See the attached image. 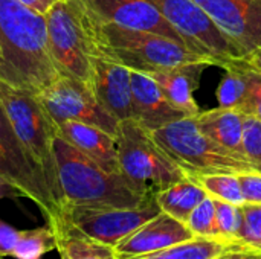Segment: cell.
I'll return each mask as SVG.
<instances>
[{
	"mask_svg": "<svg viewBox=\"0 0 261 259\" xmlns=\"http://www.w3.org/2000/svg\"><path fill=\"white\" fill-rule=\"evenodd\" d=\"M0 64H2V50H0Z\"/></svg>",
	"mask_w": 261,
	"mask_h": 259,
	"instance_id": "8d00e7d4",
	"label": "cell"
},
{
	"mask_svg": "<svg viewBox=\"0 0 261 259\" xmlns=\"http://www.w3.org/2000/svg\"><path fill=\"white\" fill-rule=\"evenodd\" d=\"M18 2L24 3L26 6H29V8L41 12V14H46L58 0H18Z\"/></svg>",
	"mask_w": 261,
	"mask_h": 259,
	"instance_id": "836d02e7",
	"label": "cell"
},
{
	"mask_svg": "<svg viewBox=\"0 0 261 259\" xmlns=\"http://www.w3.org/2000/svg\"><path fill=\"white\" fill-rule=\"evenodd\" d=\"M242 191L246 203L261 205V172H243L239 174Z\"/></svg>",
	"mask_w": 261,
	"mask_h": 259,
	"instance_id": "f546056e",
	"label": "cell"
},
{
	"mask_svg": "<svg viewBox=\"0 0 261 259\" xmlns=\"http://www.w3.org/2000/svg\"><path fill=\"white\" fill-rule=\"evenodd\" d=\"M214 259H261V249L234 243Z\"/></svg>",
	"mask_w": 261,
	"mask_h": 259,
	"instance_id": "1f68e13d",
	"label": "cell"
},
{
	"mask_svg": "<svg viewBox=\"0 0 261 259\" xmlns=\"http://www.w3.org/2000/svg\"><path fill=\"white\" fill-rule=\"evenodd\" d=\"M54 154L64 206L135 208L147 198L121 172L106 171L61 136Z\"/></svg>",
	"mask_w": 261,
	"mask_h": 259,
	"instance_id": "3957f363",
	"label": "cell"
},
{
	"mask_svg": "<svg viewBox=\"0 0 261 259\" xmlns=\"http://www.w3.org/2000/svg\"><path fill=\"white\" fill-rule=\"evenodd\" d=\"M187 226L194 234V237H206V238H222L217 229L216 220V202L211 195H208L190 215ZM223 240V238H222Z\"/></svg>",
	"mask_w": 261,
	"mask_h": 259,
	"instance_id": "484cf974",
	"label": "cell"
},
{
	"mask_svg": "<svg viewBox=\"0 0 261 259\" xmlns=\"http://www.w3.org/2000/svg\"><path fill=\"white\" fill-rule=\"evenodd\" d=\"M0 259H3V258H0Z\"/></svg>",
	"mask_w": 261,
	"mask_h": 259,
	"instance_id": "74e56055",
	"label": "cell"
},
{
	"mask_svg": "<svg viewBox=\"0 0 261 259\" xmlns=\"http://www.w3.org/2000/svg\"><path fill=\"white\" fill-rule=\"evenodd\" d=\"M0 101L18 139L40 163L54 194L64 206L54 154V143L60 136V127L32 92L0 81Z\"/></svg>",
	"mask_w": 261,
	"mask_h": 259,
	"instance_id": "8992f818",
	"label": "cell"
},
{
	"mask_svg": "<svg viewBox=\"0 0 261 259\" xmlns=\"http://www.w3.org/2000/svg\"><path fill=\"white\" fill-rule=\"evenodd\" d=\"M232 241H226L222 238H206V237H194L188 241L179 243L176 246L125 259H214L219 256L225 249H228Z\"/></svg>",
	"mask_w": 261,
	"mask_h": 259,
	"instance_id": "603a6c76",
	"label": "cell"
},
{
	"mask_svg": "<svg viewBox=\"0 0 261 259\" xmlns=\"http://www.w3.org/2000/svg\"><path fill=\"white\" fill-rule=\"evenodd\" d=\"M21 197L15 188H12L2 176H0V200L2 198H18Z\"/></svg>",
	"mask_w": 261,
	"mask_h": 259,
	"instance_id": "e575fe53",
	"label": "cell"
},
{
	"mask_svg": "<svg viewBox=\"0 0 261 259\" xmlns=\"http://www.w3.org/2000/svg\"><path fill=\"white\" fill-rule=\"evenodd\" d=\"M52 250H57V238L54 229L46 223L41 227L20 231L12 258L41 259Z\"/></svg>",
	"mask_w": 261,
	"mask_h": 259,
	"instance_id": "cb8c5ba5",
	"label": "cell"
},
{
	"mask_svg": "<svg viewBox=\"0 0 261 259\" xmlns=\"http://www.w3.org/2000/svg\"><path fill=\"white\" fill-rule=\"evenodd\" d=\"M44 17L49 50L58 73L89 82L93 47L75 0H58Z\"/></svg>",
	"mask_w": 261,
	"mask_h": 259,
	"instance_id": "ba28073f",
	"label": "cell"
},
{
	"mask_svg": "<svg viewBox=\"0 0 261 259\" xmlns=\"http://www.w3.org/2000/svg\"><path fill=\"white\" fill-rule=\"evenodd\" d=\"M75 3L90 38L93 53L122 64L130 70L150 73L194 63L219 66L216 60L196 53L173 38L116 26L93 15L78 0Z\"/></svg>",
	"mask_w": 261,
	"mask_h": 259,
	"instance_id": "7a4b0ae2",
	"label": "cell"
},
{
	"mask_svg": "<svg viewBox=\"0 0 261 259\" xmlns=\"http://www.w3.org/2000/svg\"><path fill=\"white\" fill-rule=\"evenodd\" d=\"M60 136L109 172H121L115 136L89 124L67 121L60 125Z\"/></svg>",
	"mask_w": 261,
	"mask_h": 259,
	"instance_id": "ac0fdd59",
	"label": "cell"
},
{
	"mask_svg": "<svg viewBox=\"0 0 261 259\" xmlns=\"http://www.w3.org/2000/svg\"><path fill=\"white\" fill-rule=\"evenodd\" d=\"M121 174L145 197L158 195L188 177L135 119L119 122L115 136Z\"/></svg>",
	"mask_w": 261,
	"mask_h": 259,
	"instance_id": "277c9868",
	"label": "cell"
},
{
	"mask_svg": "<svg viewBox=\"0 0 261 259\" xmlns=\"http://www.w3.org/2000/svg\"><path fill=\"white\" fill-rule=\"evenodd\" d=\"M37 96L58 127L73 121L95 125L113 136L118 133L119 122L102 108L90 85L81 79L60 75Z\"/></svg>",
	"mask_w": 261,
	"mask_h": 259,
	"instance_id": "30bf717a",
	"label": "cell"
},
{
	"mask_svg": "<svg viewBox=\"0 0 261 259\" xmlns=\"http://www.w3.org/2000/svg\"><path fill=\"white\" fill-rule=\"evenodd\" d=\"M246 63L249 66H252L254 69H257L258 72H261V47H258L257 50H254L252 53H249L248 56H245Z\"/></svg>",
	"mask_w": 261,
	"mask_h": 259,
	"instance_id": "d590c367",
	"label": "cell"
},
{
	"mask_svg": "<svg viewBox=\"0 0 261 259\" xmlns=\"http://www.w3.org/2000/svg\"><path fill=\"white\" fill-rule=\"evenodd\" d=\"M248 114H252L261 121V72L254 67L251 73V101Z\"/></svg>",
	"mask_w": 261,
	"mask_h": 259,
	"instance_id": "d6a6232c",
	"label": "cell"
},
{
	"mask_svg": "<svg viewBox=\"0 0 261 259\" xmlns=\"http://www.w3.org/2000/svg\"><path fill=\"white\" fill-rule=\"evenodd\" d=\"M223 69L226 70V75L217 87L219 107L239 110L248 114L251 101L252 67L246 63L245 58H239L229 61Z\"/></svg>",
	"mask_w": 261,
	"mask_h": 259,
	"instance_id": "44dd1931",
	"label": "cell"
},
{
	"mask_svg": "<svg viewBox=\"0 0 261 259\" xmlns=\"http://www.w3.org/2000/svg\"><path fill=\"white\" fill-rule=\"evenodd\" d=\"M214 202H216V220H217L219 235L226 241L239 243V232L243 221L242 206L217 198H214Z\"/></svg>",
	"mask_w": 261,
	"mask_h": 259,
	"instance_id": "4316f807",
	"label": "cell"
},
{
	"mask_svg": "<svg viewBox=\"0 0 261 259\" xmlns=\"http://www.w3.org/2000/svg\"><path fill=\"white\" fill-rule=\"evenodd\" d=\"M46 223L55 232L60 259H119L115 247L84 234L64 212L47 220Z\"/></svg>",
	"mask_w": 261,
	"mask_h": 259,
	"instance_id": "d6986e66",
	"label": "cell"
},
{
	"mask_svg": "<svg viewBox=\"0 0 261 259\" xmlns=\"http://www.w3.org/2000/svg\"><path fill=\"white\" fill-rule=\"evenodd\" d=\"M191 238H194V234L185 223L161 212L119 241L115 246V252L119 259L133 258L176 246Z\"/></svg>",
	"mask_w": 261,
	"mask_h": 259,
	"instance_id": "9a60e30c",
	"label": "cell"
},
{
	"mask_svg": "<svg viewBox=\"0 0 261 259\" xmlns=\"http://www.w3.org/2000/svg\"><path fill=\"white\" fill-rule=\"evenodd\" d=\"M0 176L18 191L23 198L34 202L44 220L60 215L63 203L54 194L40 163L31 156L14 131L0 101Z\"/></svg>",
	"mask_w": 261,
	"mask_h": 259,
	"instance_id": "52a82bcc",
	"label": "cell"
},
{
	"mask_svg": "<svg viewBox=\"0 0 261 259\" xmlns=\"http://www.w3.org/2000/svg\"><path fill=\"white\" fill-rule=\"evenodd\" d=\"M18 237L20 231H17L6 221L0 220V258H8L14 255Z\"/></svg>",
	"mask_w": 261,
	"mask_h": 259,
	"instance_id": "4dcf8cb0",
	"label": "cell"
},
{
	"mask_svg": "<svg viewBox=\"0 0 261 259\" xmlns=\"http://www.w3.org/2000/svg\"><path fill=\"white\" fill-rule=\"evenodd\" d=\"M194 119L199 128L213 142H216L219 147H222L232 156L248 160L243 150L245 113L232 108L219 107L214 110L200 111L197 116H194Z\"/></svg>",
	"mask_w": 261,
	"mask_h": 259,
	"instance_id": "ffe728a7",
	"label": "cell"
},
{
	"mask_svg": "<svg viewBox=\"0 0 261 259\" xmlns=\"http://www.w3.org/2000/svg\"><path fill=\"white\" fill-rule=\"evenodd\" d=\"M132 119L151 133L187 118L170 104L158 82L148 73L136 70H132Z\"/></svg>",
	"mask_w": 261,
	"mask_h": 259,
	"instance_id": "2e32d148",
	"label": "cell"
},
{
	"mask_svg": "<svg viewBox=\"0 0 261 259\" xmlns=\"http://www.w3.org/2000/svg\"><path fill=\"white\" fill-rule=\"evenodd\" d=\"M162 150L191 179L202 174L260 172L255 165L239 159L213 142L194 118H182L151 133Z\"/></svg>",
	"mask_w": 261,
	"mask_h": 259,
	"instance_id": "5b68a950",
	"label": "cell"
},
{
	"mask_svg": "<svg viewBox=\"0 0 261 259\" xmlns=\"http://www.w3.org/2000/svg\"><path fill=\"white\" fill-rule=\"evenodd\" d=\"M206 67L210 66L203 63H194L154 70L148 75L158 82L171 105L180 110L185 116L194 118L200 113V108L194 99V90L197 89L200 75Z\"/></svg>",
	"mask_w": 261,
	"mask_h": 259,
	"instance_id": "e0dca14e",
	"label": "cell"
},
{
	"mask_svg": "<svg viewBox=\"0 0 261 259\" xmlns=\"http://www.w3.org/2000/svg\"><path fill=\"white\" fill-rule=\"evenodd\" d=\"M245 58L261 47V0H194Z\"/></svg>",
	"mask_w": 261,
	"mask_h": 259,
	"instance_id": "7c38bea8",
	"label": "cell"
},
{
	"mask_svg": "<svg viewBox=\"0 0 261 259\" xmlns=\"http://www.w3.org/2000/svg\"><path fill=\"white\" fill-rule=\"evenodd\" d=\"M98 18L121 27L159 34L184 44L177 32L147 0H78ZM185 46V44H184Z\"/></svg>",
	"mask_w": 261,
	"mask_h": 259,
	"instance_id": "4fadbf2b",
	"label": "cell"
},
{
	"mask_svg": "<svg viewBox=\"0 0 261 259\" xmlns=\"http://www.w3.org/2000/svg\"><path fill=\"white\" fill-rule=\"evenodd\" d=\"M0 81L38 95L60 73L54 64L44 14L18 0H0Z\"/></svg>",
	"mask_w": 261,
	"mask_h": 259,
	"instance_id": "6da1fadb",
	"label": "cell"
},
{
	"mask_svg": "<svg viewBox=\"0 0 261 259\" xmlns=\"http://www.w3.org/2000/svg\"><path fill=\"white\" fill-rule=\"evenodd\" d=\"M69 220L89 237L115 247L119 241L162 212L156 197H147L135 208L64 206Z\"/></svg>",
	"mask_w": 261,
	"mask_h": 259,
	"instance_id": "8fae6325",
	"label": "cell"
},
{
	"mask_svg": "<svg viewBox=\"0 0 261 259\" xmlns=\"http://www.w3.org/2000/svg\"><path fill=\"white\" fill-rule=\"evenodd\" d=\"M147 2L161 12L190 50L216 60L220 67H225L232 60L243 58L239 49L194 0Z\"/></svg>",
	"mask_w": 261,
	"mask_h": 259,
	"instance_id": "9c48e42d",
	"label": "cell"
},
{
	"mask_svg": "<svg viewBox=\"0 0 261 259\" xmlns=\"http://www.w3.org/2000/svg\"><path fill=\"white\" fill-rule=\"evenodd\" d=\"M194 180L206 191L208 195L217 200H223L232 205H245V195L242 191V183L239 174L219 172V174H202L194 177Z\"/></svg>",
	"mask_w": 261,
	"mask_h": 259,
	"instance_id": "d4e9b609",
	"label": "cell"
},
{
	"mask_svg": "<svg viewBox=\"0 0 261 259\" xmlns=\"http://www.w3.org/2000/svg\"><path fill=\"white\" fill-rule=\"evenodd\" d=\"M208 197L206 191L191 177H185L180 182L171 185L156 195V202L162 212L179 220L188 221L191 212Z\"/></svg>",
	"mask_w": 261,
	"mask_h": 259,
	"instance_id": "7402d4cb",
	"label": "cell"
},
{
	"mask_svg": "<svg viewBox=\"0 0 261 259\" xmlns=\"http://www.w3.org/2000/svg\"><path fill=\"white\" fill-rule=\"evenodd\" d=\"M243 150L246 159L261 172V121L252 114H245Z\"/></svg>",
	"mask_w": 261,
	"mask_h": 259,
	"instance_id": "f1b7e54d",
	"label": "cell"
},
{
	"mask_svg": "<svg viewBox=\"0 0 261 259\" xmlns=\"http://www.w3.org/2000/svg\"><path fill=\"white\" fill-rule=\"evenodd\" d=\"M243 221L239 232V243L261 249V205L245 203L242 205Z\"/></svg>",
	"mask_w": 261,
	"mask_h": 259,
	"instance_id": "83f0119b",
	"label": "cell"
},
{
	"mask_svg": "<svg viewBox=\"0 0 261 259\" xmlns=\"http://www.w3.org/2000/svg\"><path fill=\"white\" fill-rule=\"evenodd\" d=\"M87 84L102 108L118 122L133 118L132 70L128 67L93 53Z\"/></svg>",
	"mask_w": 261,
	"mask_h": 259,
	"instance_id": "5bb4252c",
	"label": "cell"
}]
</instances>
